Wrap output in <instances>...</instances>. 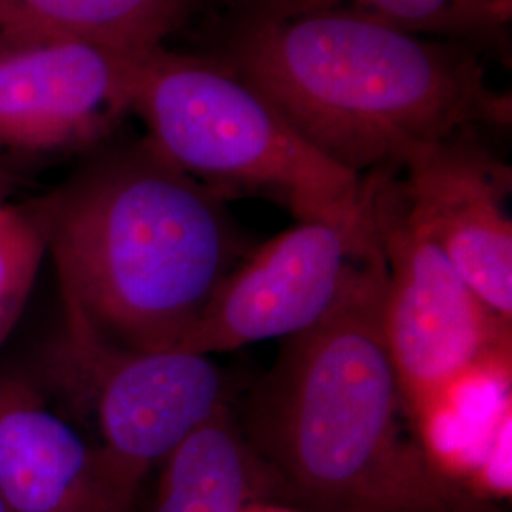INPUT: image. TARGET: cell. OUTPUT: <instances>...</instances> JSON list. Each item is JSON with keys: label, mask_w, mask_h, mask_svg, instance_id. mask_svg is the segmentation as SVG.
Segmentation results:
<instances>
[{"label": "cell", "mask_w": 512, "mask_h": 512, "mask_svg": "<svg viewBox=\"0 0 512 512\" xmlns=\"http://www.w3.org/2000/svg\"><path fill=\"white\" fill-rule=\"evenodd\" d=\"M29 209L54 264L73 361L183 349L245 258L219 192L147 139L97 152Z\"/></svg>", "instance_id": "1"}, {"label": "cell", "mask_w": 512, "mask_h": 512, "mask_svg": "<svg viewBox=\"0 0 512 512\" xmlns=\"http://www.w3.org/2000/svg\"><path fill=\"white\" fill-rule=\"evenodd\" d=\"M384 283L385 272L283 340L249 395L239 427L270 501L296 512H410L476 497L404 427L380 330Z\"/></svg>", "instance_id": "2"}, {"label": "cell", "mask_w": 512, "mask_h": 512, "mask_svg": "<svg viewBox=\"0 0 512 512\" xmlns=\"http://www.w3.org/2000/svg\"><path fill=\"white\" fill-rule=\"evenodd\" d=\"M219 63L361 177L452 135L511 124V95L492 88L469 46L368 19L247 14Z\"/></svg>", "instance_id": "3"}, {"label": "cell", "mask_w": 512, "mask_h": 512, "mask_svg": "<svg viewBox=\"0 0 512 512\" xmlns=\"http://www.w3.org/2000/svg\"><path fill=\"white\" fill-rule=\"evenodd\" d=\"M131 112L150 147L198 181L275 196L300 222H344L365 209V177L319 152L219 61L148 50Z\"/></svg>", "instance_id": "4"}, {"label": "cell", "mask_w": 512, "mask_h": 512, "mask_svg": "<svg viewBox=\"0 0 512 512\" xmlns=\"http://www.w3.org/2000/svg\"><path fill=\"white\" fill-rule=\"evenodd\" d=\"M366 181L385 262L382 340L420 440L459 385L511 372L512 321L473 291L412 217L397 169L372 171Z\"/></svg>", "instance_id": "5"}, {"label": "cell", "mask_w": 512, "mask_h": 512, "mask_svg": "<svg viewBox=\"0 0 512 512\" xmlns=\"http://www.w3.org/2000/svg\"><path fill=\"white\" fill-rule=\"evenodd\" d=\"M344 222L302 220L245 255L226 275L183 351L200 355L287 340L319 325L385 272L370 213Z\"/></svg>", "instance_id": "6"}, {"label": "cell", "mask_w": 512, "mask_h": 512, "mask_svg": "<svg viewBox=\"0 0 512 512\" xmlns=\"http://www.w3.org/2000/svg\"><path fill=\"white\" fill-rule=\"evenodd\" d=\"M92 385L93 442L112 512H133L148 475L220 406L226 380L207 355L169 349L73 361Z\"/></svg>", "instance_id": "7"}, {"label": "cell", "mask_w": 512, "mask_h": 512, "mask_svg": "<svg viewBox=\"0 0 512 512\" xmlns=\"http://www.w3.org/2000/svg\"><path fill=\"white\" fill-rule=\"evenodd\" d=\"M143 54L57 38L0 42V154L97 145L133 109Z\"/></svg>", "instance_id": "8"}, {"label": "cell", "mask_w": 512, "mask_h": 512, "mask_svg": "<svg viewBox=\"0 0 512 512\" xmlns=\"http://www.w3.org/2000/svg\"><path fill=\"white\" fill-rule=\"evenodd\" d=\"M397 171L412 217L473 291L512 321L511 169L467 131L416 150Z\"/></svg>", "instance_id": "9"}, {"label": "cell", "mask_w": 512, "mask_h": 512, "mask_svg": "<svg viewBox=\"0 0 512 512\" xmlns=\"http://www.w3.org/2000/svg\"><path fill=\"white\" fill-rule=\"evenodd\" d=\"M0 501L8 512H112L93 442L0 378Z\"/></svg>", "instance_id": "10"}, {"label": "cell", "mask_w": 512, "mask_h": 512, "mask_svg": "<svg viewBox=\"0 0 512 512\" xmlns=\"http://www.w3.org/2000/svg\"><path fill=\"white\" fill-rule=\"evenodd\" d=\"M150 512H245L270 501L264 471L230 404L203 421L160 465Z\"/></svg>", "instance_id": "11"}, {"label": "cell", "mask_w": 512, "mask_h": 512, "mask_svg": "<svg viewBox=\"0 0 512 512\" xmlns=\"http://www.w3.org/2000/svg\"><path fill=\"white\" fill-rule=\"evenodd\" d=\"M190 0H0V42L80 40L141 54L164 46Z\"/></svg>", "instance_id": "12"}, {"label": "cell", "mask_w": 512, "mask_h": 512, "mask_svg": "<svg viewBox=\"0 0 512 512\" xmlns=\"http://www.w3.org/2000/svg\"><path fill=\"white\" fill-rule=\"evenodd\" d=\"M247 14H336L368 19L421 37L476 42L503 37L512 0H247Z\"/></svg>", "instance_id": "13"}, {"label": "cell", "mask_w": 512, "mask_h": 512, "mask_svg": "<svg viewBox=\"0 0 512 512\" xmlns=\"http://www.w3.org/2000/svg\"><path fill=\"white\" fill-rule=\"evenodd\" d=\"M46 241L29 207L6 203L0 211V348L33 293Z\"/></svg>", "instance_id": "14"}, {"label": "cell", "mask_w": 512, "mask_h": 512, "mask_svg": "<svg viewBox=\"0 0 512 512\" xmlns=\"http://www.w3.org/2000/svg\"><path fill=\"white\" fill-rule=\"evenodd\" d=\"M245 512H296L293 509H289V507H285V505H279V503H274V501H255V503H251Z\"/></svg>", "instance_id": "15"}, {"label": "cell", "mask_w": 512, "mask_h": 512, "mask_svg": "<svg viewBox=\"0 0 512 512\" xmlns=\"http://www.w3.org/2000/svg\"><path fill=\"white\" fill-rule=\"evenodd\" d=\"M6 188H8V177H6V173L0 169V198H4L2 194H4Z\"/></svg>", "instance_id": "16"}, {"label": "cell", "mask_w": 512, "mask_h": 512, "mask_svg": "<svg viewBox=\"0 0 512 512\" xmlns=\"http://www.w3.org/2000/svg\"><path fill=\"white\" fill-rule=\"evenodd\" d=\"M0 512H8L6 511V507H4V503H2V501H0Z\"/></svg>", "instance_id": "17"}]
</instances>
